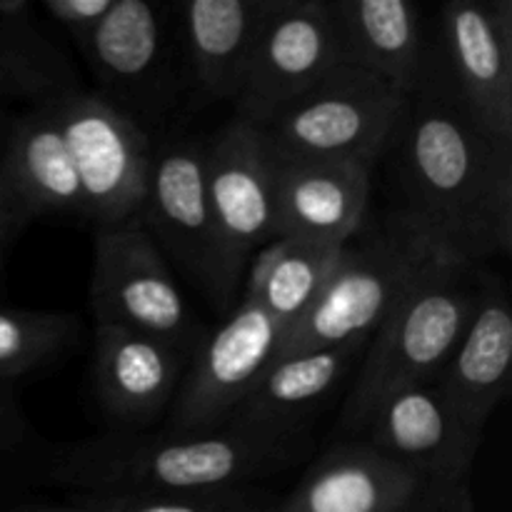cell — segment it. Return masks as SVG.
<instances>
[{
	"mask_svg": "<svg viewBox=\"0 0 512 512\" xmlns=\"http://www.w3.org/2000/svg\"><path fill=\"white\" fill-rule=\"evenodd\" d=\"M390 213L435 260L483 265L512 245V143L493 138L460 105L430 45L380 155Z\"/></svg>",
	"mask_w": 512,
	"mask_h": 512,
	"instance_id": "cell-1",
	"label": "cell"
},
{
	"mask_svg": "<svg viewBox=\"0 0 512 512\" xmlns=\"http://www.w3.org/2000/svg\"><path fill=\"white\" fill-rule=\"evenodd\" d=\"M305 453L308 443L270 440L233 428L198 435L110 430L50 450L43 478L73 495L195 493L258 485Z\"/></svg>",
	"mask_w": 512,
	"mask_h": 512,
	"instance_id": "cell-2",
	"label": "cell"
},
{
	"mask_svg": "<svg viewBox=\"0 0 512 512\" xmlns=\"http://www.w3.org/2000/svg\"><path fill=\"white\" fill-rule=\"evenodd\" d=\"M483 265L430 260L363 350L338 415V440H355L375 410L413 385L430 383L458 345L480 290Z\"/></svg>",
	"mask_w": 512,
	"mask_h": 512,
	"instance_id": "cell-3",
	"label": "cell"
},
{
	"mask_svg": "<svg viewBox=\"0 0 512 512\" xmlns=\"http://www.w3.org/2000/svg\"><path fill=\"white\" fill-rule=\"evenodd\" d=\"M433 260L423 240L395 213L365 220L340 248L338 263L308 313L283 335L275 358L368 345Z\"/></svg>",
	"mask_w": 512,
	"mask_h": 512,
	"instance_id": "cell-4",
	"label": "cell"
},
{
	"mask_svg": "<svg viewBox=\"0 0 512 512\" xmlns=\"http://www.w3.org/2000/svg\"><path fill=\"white\" fill-rule=\"evenodd\" d=\"M205 185L215 233L210 303L230 313L248 265L275 240V155L263 130L230 120L205 138Z\"/></svg>",
	"mask_w": 512,
	"mask_h": 512,
	"instance_id": "cell-5",
	"label": "cell"
},
{
	"mask_svg": "<svg viewBox=\"0 0 512 512\" xmlns=\"http://www.w3.org/2000/svg\"><path fill=\"white\" fill-rule=\"evenodd\" d=\"M88 298L95 325L150 335L190 360L210 333L138 218L95 230Z\"/></svg>",
	"mask_w": 512,
	"mask_h": 512,
	"instance_id": "cell-6",
	"label": "cell"
},
{
	"mask_svg": "<svg viewBox=\"0 0 512 512\" xmlns=\"http://www.w3.org/2000/svg\"><path fill=\"white\" fill-rule=\"evenodd\" d=\"M405 93L355 65L338 63L263 130L290 158L340 160L373 170L393 135Z\"/></svg>",
	"mask_w": 512,
	"mask_h": 512,
	"instance_id": "cell-7",
	"label": "cell"
},
{
	"mask_svg": "<svg viewBox=\"0 0 512 512\" xmlns=\"http://www.w3.org/2000/svg\"><path fill=\"white\" fill-rule=\"evenodd\" d=\"M165 5L115 0L83 48L93 93L133 120L150 140L183 103L185 80L173 58Z\"/></svg>",
	"mask_w": 512,
	"mask_h": 512,
	"instance_id": "cell-8",
	"label": "cell"
},
{
	"mask_svg": "<svg viewBox=\"0 0 512 512\" xmlns=\"http://www.w3.org/2000/svg\"><path fill=\"white\" fill-rule=\"evenodd\" d=\"M270 512H478L473 488L440 483L363 440H338Z\"/></svg>",
	"mask_w": 512,
	"mask_h": 512,
	"instance_id": "cell-9",
	"label": "cell"
},
{
	"mask_svg": "<svg viewBox=\"0 0 512 512\" xmlns=\"http://www.w3.org/2000/svg\"><path fill=\"white\" fill-rule=\"evenodd\" d=\"M50 105L73 158L85 223L98 230L138 218L153 140L93 90L78 88Z\"/></svg>",
	"mask_w": 512,
	"mask_h": 512,
	"instance_id": "cell-10",
	"label": "cell"
},
{
	"mask_svg": "<svg viewBox=\"0 0 512 512\" xmlns=\"http://www.w3.org/2000/svg\"><path fill=\"white\" fill-rule=\"evenodd\" d=\"M433 55L475 123L512 143V0H450L433 20Z\"/></svg>",
	"mask_w": 512,
	"mask_h": 512,
	"instance_id": "cell-11",
	"label": "cell"
},
{
	"mask_svg": "<svg viewBox=\"0 0 512 512\" xmlns=\"http://www.w3.org/2000/svg\"><path fill=\"white\" fill-rule=\"evenodd\" d=\"M280 338L283 328L255 300L243 295L190 360L168 410L165 430L198 435L225 428L235 408L275 360Z\"/></svg>",
	"mask_w": 512,
	"mask_h": 512,
	"instance_id": "cell-12",
	"label": "cell"
},
{
	"mask_svg": "<svg viewBox=\"0 0 512 512\" xmlns=\"http://www.w3.org/2000/svg\"><path fill=\"white\" fill-rule=\"evenodd\" d=\"M338 63L328 0H270L233 120L265 130Z\"/></svg>",
	"mask_w": 512,
	"mask_h": 512,
	"instance_id": "cell-13",
	"label": "cell"
},
{
	"mask_svg": "<svg viewBox=\"0 0 512 512\" xmlns=\"http://www.w3.org/2000/svg\"><path fill=\"white\" fill-rule=\"evenodd\" d=\"M138 220L208 300L215 290V233L205 185V138L168 135L153 140L148 188Z\"/></svg>",
	"mask_w": 512,
	"mask_h": 512,
	"instance_id": "cell-14",
	"label": "cell"
},
{
	"mask_svg": "<svg viewBox=\"0 0 512 512\" xmlns=\"http://www.w3.org/2000/svg\"><path fill=\"white\" fill-rule=\"evenodd\" d=\"M355 440L455 488H470L483 445V435L455 415L433 380L390 395Z\"/></svg>",
	"mask_w": 512,
	"mask_h": 512,
	"instance_id": "cell-15",
	"label": "cell"
},
{
	"mask_svg": "<svg viewBox=\"0 0 512 512\" xmlns=\"http://www.w3.org/2000/svg\"><path fill=\"white\" fill-rule=\"evenodd\" d=\"M190 358L133 330L95 325L93 390L113 430L145 433L168 415Z\"/></svg>",
	"mask_w": 512,
	"mask_h": 512,
	"instance_id": "cell-16",
	"label": "cell"
},
{
	"mask_svg": "<svg viewBox=\"0 0 512 512\" xmlns=\"http://www.w3.org/2000/svg\"><path fill=\"white\" fill-rule=\"evenodd\" d=\"M512 378V305L500 275L480 270L478 303L450 358L435 375V388L475 433L485 425L510 390Z\"/></svg>",
	"mask_w": 512,
	"mask_h": 512,
	"instance_id": "cell-17",
	"label": "cell"
},
{
	"mask_svg": "<svg viewBox=\"0 0 512 512\" xmlns=\"http://www.w3.org/2000/svg\"><path fill=\"white\" fill-rule=\"evenodd\" d=\"M275 155V238L345 245L370 218L373 170Z\"/></svg>",
	"mask_w": 512,
	"mask_h": 512,
	"instance_id": "cell-18",
	"label": "cell"
},
{
	"mask_svg": "<svg viewBox=\"0 0 512 512\" xmlns=\"http://www.w3.org/2000/svg\"><path fill=\"white\" fill-rule=\"evenodd\" d=\"M363 350L365 345H340L275 358L235 408L225 428L270 440L308 443L305 425L315 408L338 388Z\"/></svg>",
	"mask_w": 512,
	"mask_h": 512,
	"instance_id": "cell-19",
	"label": "cell"
},
{
	"mask_svg": "<svg viewBox=\"0 0 512 512\" xmlns=\"http://www.w3.org/2000/svg\"><path fill=\"white\" fill-rule=\"evenodd\" d=\"M340 63L355 65L408 93L433 45V20L410 0H328Z\"/></svg>",
	"mask_w": 512,
	"mask_h": 512,
	"instance_id": "cell-20",
	"label": "cell"
},
{
	"mask_svg": "<svg viewBox=\"0 0 512 512\" xmlns=\"http://www.w3.org/2000/svg\"><path fill=\"white\" fill-rule=\"evenodd\" d=\"M270 0H185L180 30L188 85L200 103L238 100Z\"/></svg>",
	"mask_w": 512,
	"mask_h": 512,
	"instance_id": "cell-21",
	"label": "cell"
},
{
	"mask_svg": "<svg viewBox=\"0 0 512 512\" xmlns=\"http://www.w3.org/2000/svg\"><path fill=\"white\" fill-rule=\"evenodd\" d=\"M0 168L33 220L45 215L85 220L73 158L50 103L15 115L0 150Z\"/></svg>",
	"mask_w": 512,
	"mask_h": 512,
	"instance_id": "cell-22",
	"label": "cell"
},
{
	"mask_svg": "<svg viewBox=\"0 0 512 512\" xmlns=\"http://www.w3.org/2000/svg\"><path fill=\"white\" fill-rule=\"evenodd\" d=\"M340 248L343 245L300 238L270 240L248 265L243 295L255 300L285 335L318 298L338 263Z\"/></svg>",
	"mask_w": 512,
	"mask_h": 512,
	"instance_id": "cell-23",
	"label": "cell"
},
{
	"mask_svg": "<svg viewBox=\"0 0 512 512\" xmlns=\"http://www.w3.org/2000/svg\"><path fill=\"white\" fill-rule=\"evenodd\" d=\"M0 43L30 108L83 88L73 63L40 28L28 0H0Z\"/></svg>",
	"mask_w": 512,
	"mask_h": 512,
	"instance_id": "cell-24",
	"label": "cell"
},
{
	"mask_svg": "<svg viewBox=\"0 0 512 512\" xmlns=\"http://www.w3.org/2000/svg\"><path fill=\"white\" fill-rule=\"evenodd\" d=\"M78 315L63 310L0 308V380L53 363L78 338Z\"/></svg>",
	"mask_w": 512,
	"mask_h": 512,
	"instance_id": "cell-25",
	"label": "cell"
},
{
	"mask_svg": "<svg viewBox=\"0 0 512 512\" xmlns=\"http://www.w3.org/2000/svg\"><path fill=\"white\" fill-rule=\"evenodd\" d=\"M275 498L263 485H238L195 493L73 495L70 505L93 512H270Z\"/></svg>",
	"mask_w": 512,
	"mask_h": 512,
	"instance_id": "cell-26",
	"label": "cell"
},
{
	"mask_svg": "<svg viewBox=\"0 0 512 512\" xmlns=\"http://www.w3.org/2000/svg\"><path fill=\"white\" fill-rule=\"evenodd\" d=\"M113 3L115 0H43L40 8L48 13L50 23L63 28L75 48L83 53Z\"/></svg>",
	"mask_w": 512,
	"mask_h": 512,
	"instance_id": "cell-27",
	"label": "cell"
},
{
	"mask_svg": "<svg viewBox=\"0 0 512 512\" xmlns=\"http://www.w3.org/2000/svg\"><path fill=\"white\" fill-rule=\"evenodd\" d=\"M33 440V428L25 420L23 410L15 403L8 383L0 380V460L18 453L20 448L30 445Z\"/></svg>",
	"mask_w": 512,
	"mask_h": 512,
	"instance_id": "cell-28",
	"label": "cell"
},
{
	"mask_svg": "<svg viewBox=\"0 0 512 512\" xmlns=\"http://www.w3.org/2000/svg\"><path fill=\"white\" fill-rule=\"evenodd\" d=\"M15 103H25L23 90H20L13 65H10L8 55H5L3 43H0V150H3L5 135H8L10 123L15 118V115H10V108Z\"/></svg>",
	"mask_w": 512,
	"mask_h": 512,
	"instance_id": "cell-29",
	"label": "cell"
},
{
	"mask_svg": "<svg viewBox=\"0 0 512 512\" xmlns=\"http://www.w3.org/2000/svg\"><path fill=\"white\" fill-rule=\"evenodd\" d=\"M30 223H33V218L25 210V205L20 203L15 190L10 188L8 178H5L3 168H0V228H13L23 233Z\"/></svg>",
	"mask_w": 512,
	"mask_h": 512,
	"instance_id": "cell-30",
	"label": "cell"
},
{
	"mask_svg": "<svg viewBox=\"0 0 512 512\" xmlns=\"http://www.w3.org/2000/svg\"><path fill=\"white\" fill-rule=\"evenodd\" d=\"M20 230H13V228H0V270H3V258H5V250L13 245V240L18 238Z\"/></svg>",
	"mask_w": 512,
	"mask_h": 512,
	"instance_id": "cell-31",
	"label": "cell"
},
{
	"mask_svg": "<svg viewBox=\"0 0 512 512\" xmlns=\"http://www.w3.org/2000/svg\"><path fill=\"white\" fill-rule=\"evenodd\" d=\"M5 512H93L78 508V505H65V508H18V510H5Z\"/></svg>",
	"mask_w": 512,
	"mask_h": 512,
	"instance_id": "cell-32",
	"label": "cell"
}]
</instances>
